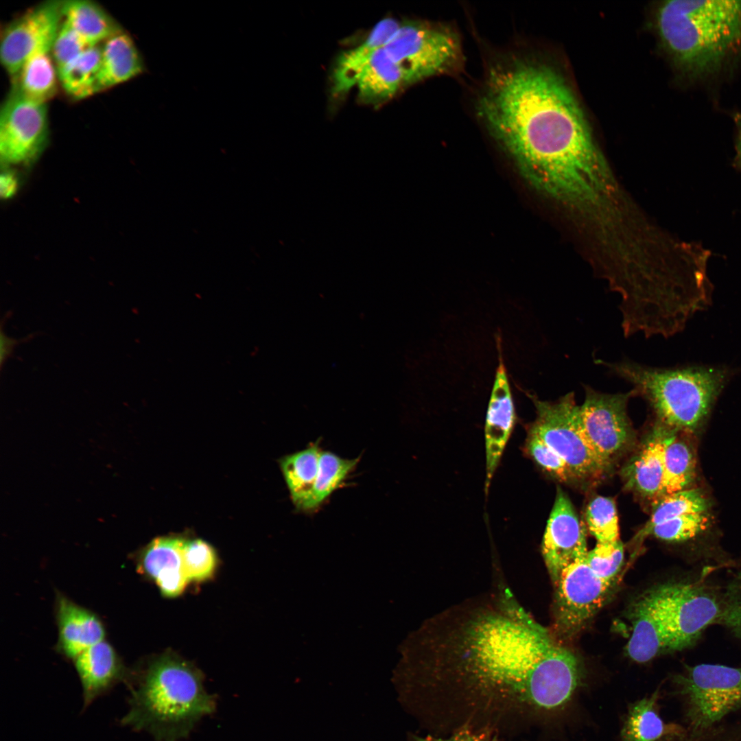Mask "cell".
<instances>
[{
    "mask_svg": "<svg viewBox=\"0 0 741 741\" xmlns=\"http://www.w3.org/2000/svg\"><path fill=\"white\" fill-rule=\"evenodd\" d=\"M587 552L585 527L567 495L558 487L542 543L543 556L554 585L566 567Z\"/></svg>",
    "mask_w": 741,
    "mask_h": 741,
    "instance_id": "14",
    "label": "cell"
},
{
    "mask_svg": "<svg viewBox=\"0 0 741 741\" xmlns=\"http://www.w3.org/2000/svg\"><path fill=\"white\" fill-rule=\"evenodd\" d=\"M707 513L675 517L655 526L650 535L670 542H682L694 538L708 527Z\"/></svg>",
    "mask_w": 741,
    "mask_h": 741,
    "instance_id": "34",
    "label": "cell"
},
{
    "mask_svg": "<svg viewBox=\"0 0 741 741\" xmlns=\"http://www.w3.org/2000/svg\"><path fill=\"white\" fill-rule=\"evenodd\" d=\"M59 646L74 659L89 647L104 640L105 631L99 618L89 610L60 596L58 603Z\"/></svg>",
    "mask_w": 741,
    "mask_h": 741,
    "instance_id": "20",
    "label": "cell"
},
{
    "mask_svg": "<svg viewBox=\"0 0 741 741\" xmlns=\"http://www.w3.org/2000/svg\"><path fill=\"white\" fill-rule=\"evenodd\" d=\"M90 47L92 45L62 19L51 48L57 70L61 69Z\"/></svg>",
    "mask_w": 741,
    "mask_h": 741,
    "instance_id": "37",
    "label": "cell"
},
{
    "mask_svg": "<svg viewBox=\"0 0 741 741\" xmlns=\"http://www.w3.org/2000/svg\"><path fill=\"white\" fill-rule=\"evenodd\" d=\"M586 555L566 567L554 584L557 631L568 638L578 633L603 605L611 587L591 569Z\"/></svg>",
    "mask_w": 741,
    "mask_h": 741,
    "instance_id": "11",
    "label": "cell"
},
{
    "mask_svg": "<svg viewBox=\"0 0 741 741\" xmlns=\"http://www.w3.org/2000/svg\"><path fill=\"white\" fill-rule=\"evenodd\" d=\"M739 154H740V158H741V137H740V142H739Z\"/></svg>",
    "mask_w": 741,
    "mask_h": 741,
    "instance_id": "43",
    "label": "cell"
},
{
    "mask_svg": "<svg viewBox=\"0 0 741 741\" xmlns=\"http://www.w3.org/2000/svg\"><path fill=\"white\" fill-rule=\"evenodd\" d=\"M586 521L597 543H611L620 539L617 509L612 499L603 496L592 499L587 508Z\"/></svg>",
    "mask_w": 741,
    "mask_h": 741,
    "instance_id": "32",
    "label": "cell"
},
{
    "mask_svg": "<svg viewBox=\"0 0 741 741\" xmlns=\"http://www.w3.org/2000/svg\"><path fill=\"white\" fill-rule=\"evenodd\" d=\"M2 166L0 178V195L1 199L13 198L20 187V178L15 170L10 166Z\"/></svg>",
    "mask_w": 741,
    "mask_h": 741,
    "instance_id": "39",
    "label": "cell"
},
{
    "mask_svg": "<svg viewBox=\"0 0 741 741\" xmlns=\"http://www.w3.org/2000/svg\"><path fill=\"white\" fill-rule=\"evenodd\" d=\"M412 741H489L484 733L473 732L469 729H462L449 738L441 739L432 737H414Z\"/></svg>",
    "mask_w": 741,
    "mask_h": 741,
    "instance_id": "40",
    "label": "cell"
},
{
    "mask_svg": "<svg viewBox=\"0 0 741 741\" xmlns=\"http://www.w3.org/2000/svg\"><path fill=\"white\" fill-rule=\"evenodd\" d=\"M16 341L8 338L2 331L1 333V364L10 355Z\"/></svg>",
    "mask_w": 741,
    "mask_h": 741,
    "instance_id": "41",
    "label": "cell"
},
{
    "mask_svg": "<svg viewBox=\"0 0 741 741\" xmlns=\"http://www.w3.org/2000/svg\"><path fill=\"white\" fill-rule=\"evenodd\" d=\"M632 634L626 646L628 656L645 663L666 650H673L672 640L657 606L653 589L634 603Z\"/></svg>",
    "mask_w": 741,
    "mask_h": 741,
    "instance_id": "16",
    "label": "cell"
},
{
    "mask_svg": "<svg viewBox=\"0 0 741 741\" xmlns=\"http://www.w3.org/2000/svg\"><path fill=\"white\" fill-rule=\"evenodd\" d=\"M402 84L401 72L384 47L373 53L356 82L360 99L368 104L391 98Z\"/></svg>",
    "mask_w": 741,
    "mask_h": 741,
    "instance_id": "25",
    "label": "cell"
},
{
    "mask_svg": "<svg viewBox=\"0 0 741 741\" xmlns=\"http://www.w3.org/2000/svg\"><path fill=\"white\" fill-rule=\"evenodd\" d=\"M653 591L673 650L692 646L708 626L720 621L721 598L703 583H670Z\"/></svg>",
    "mask_w": 741,
    "mask_h": 741,
    "instance_id": "9",
    "label": "cell"
},
{
    "mask_svg": "<svg viewBox=\"0 0 741 741\" xmlns=\"http://www.w3.org/2000/svg\"><path fill=\"white\" fill-rule=\"evenodd\" d=\"M583 388L585 399L578 407V427L587 446L608 470L634 440L627 405L630 399L636 397L635 392L631 389L606 393L587 384Z\"/></svg>",
    "mask_w": 741,
    "mask_h": 741,
    "instance_id": "8",
    "label": "cell"
},
{
    "mask_svg": "<svg viewBox=\"0 0 741 741\" xmlns=\"http://www.w3.org/2000/svg\"><path fill=\"white\" fill-rule=\"evenodd\" d=\"M672 430L657 423L642 449L625 466V485L643 497L657 499L664 474V452Z\"/></svg>",
    "mask_w": 741,
    "mask_h": 741,
    "instance_id": "18",
    "label": "cell"
},
{
    "mask_svg": "<svg viewBox=\"0 0 741 741\" xmlns=\"http://www.w3.org/2000/svg\"><path fill=\"white\" fill-rule=\"evenodd\" d=\"M129 705L122 725L147 731L157 741H178L213 713L216 701L205 690L199 670L167 654L148 665L132 690Z\"/></svg>",
    "mask_w": 741,
    "mask_h": 741,
    "instance_id": "2",
    "label": "cell"
},
{
    "mask_svg": "<svg viewBox=\"0 0 741 741\" xmlns=\"http://www.w3.org/2000/svg\"><path fill=\"white\" fill-rule=\"evenodd\" d=\"M384 49L399 67L403 84L449 71L461 56L460 41L453 31L420 22L401 25Z\"/></svg>",
    "mask_w": 741,
    "mask_h": 741,
    "instance_id": "6",
    "label": "cell"
},
{
    "mask_svg": "<svg viewBox=\"0 0 741 741\" xmlns=\"http://www.w3.org/2000/svg\"><path fill=\"white\" fill-rule=\"evenodd\" d=\"M145 64L131 36L121 31L104 41L99 74L100 91L143 73Z\"/></svg>",
    "mask_w": 741,
    "mask_h": 741,
    "instance_id": "22",
    "label": "cell"
},
{
    "mask_svg": "<svg viewBox=\"0 0 741 741\" xmlns=\"http://www.w3.org/2000/svg\"><path fill=\"white\" fill-rule=\"evenodd\" d=\"M586 561L599 578L613 582L624 561V545L620 539L611 543H597L588 551Z\"/></svg>",
    "mask_w": 741,
    "mask_h": 741,
    "instance_id": "36",
    "label": "cell"
},
{
    "mask_svg": "<svg viewBox=\"0 0 741 741\" xmlns=\"http://www.w3.org/2000/svg\"><path fill=\"white\" fill-rule=\"evenodd\" d=\"M687 728L705 729L741 708V666L701 663L674 678Z\"/></svg>",
    "mask_w": 741,
    "mask_h": 741,
    "instance_id": "5",
    "label": "cell"
},
{
    "mask_svg": "<svg viewBox=\"0 0 741 741\" xmlns=\"http://www.w3.org/2000/svg\"><path fill=\"white\" fill-rule=\"evenodd\" d=\"M73 660L82 687L84 707L108 691L122 677L117 654L104 640L84 650Z\"/></svg>",
    "mask_w": 741,
    "mask_h": 741,
    "instance_id": "19",
    "label": "cell"
},
{
    "mask_svg": "<svg viewBox=\"0 0 741 741\" xmlns=\"http://www.w3.org/2000/svg\"><path fill=\"white\" fill-rule=\"evenodd\" d=\"M49 140L46 103L12 89L0 112L1 165L28 166L43 154Z\"/></svg>",
    "mask_w": 741,
    "mask_h": 741,
    "instance_id": "10",
    "label": "cell"
},
{
    "mask_svg": "<svg viewBox=\"0 0 741 741\" xmlns=\"http://www.w3.org/2000/svg\"><path fill=\"white\" fill-rule=\"evenodd\" d=\"M359 461L360 457L346 459L331 451H322L307 513L318 510L336 490L340 489Z\"/></svg>",
    "mask_w": 741,
    "mask_h": 741,
    "instance_id": "30",
    "label": "cell"
},
{
    "mask_svg": "<svg viewBox=\"0 0 741 741\" xmlns=\"http://www.w3.org/2000/svg\"><path fill=\"white\" fill-rule=\"evenodd\" d=\"M62 1L36 5L9 23L1 36V62L13 80L28 57L43 45L54 41L62 23Z\"/></svg>",
    "mask_w": 741,
    "mask_h": 741,
    "instance_id": "12",
    "label": "cell"
},
{
    "mask_svg": "<svg viewBox=\"0 0 741 741\" xmlns=\"http://www.w3.org/2000/svg\"><path fill=\"white\" fill-rule=\"evenodd\" d=\"M53 43H47L36 49L14 80V90L43 103L52 98L57 91L58 74L51 54Z\"/></svg>",
    "mask_w": 741,
    "mask_h": 741,
    "instance_id": "24",
    "label": "cell"
},
{
    "mask_svg": "<svg viewBox=\"0 0 741 741\" xmlns=\"http://www.w3.org/2000/svg\"><path fill=\"white\" fill-rule=\"evenodd\" d=\"M62 11L63 20L92 46L123 31L108 12L89 0L62 1Z\"/></svg>",
    "mask_w": 741,
    "mask_h": 741,
    "instance_id": "26",
    "label": "cell"
},
{
    "mask_svg": "<svg viewBox=\"0 0 741 741\" xmlns=\"http://www.w3.org/2000/svg\"><path fill=\"white\" fill-rule=\"evenodd\" d=\"M217 556L213 547L202 539H185L183 567L189 580L200 582L213 576Z\"/></svg>",
    "mask_w": 741,
    "mask_h": 741,
    "instance_id": "33",
    "label": "cell"
},
{
    "mask_svg": "<svg viewBox=\"0 0 741 741\" xmlns=\"http://www.w3.org/2000/svg\"><path fill=\"white\" fill-rule=\"evenodd\" d=\"M184 542L180 537H158L140 554L141 571L156 583L165 597L178 596L189 583L183 567Z\"/></svg>",
    "mask_w": 741,
    "mask_h": 741,
    "instance_id": "17",
    "label": "cell"
},
{
    "mask_svg": "<svg viewBox=\"0 0 741 741\" xmlns=\"http://www.w3.org/2000/svg\"><path fill=\"white\" fill-rule=\"evenodd\" d=\"M580 677L576 656L554 642L535 666L519 696L537 707L558 708L570 700Z\"/></svg>",
    "mask_w": 741,
    "mask_h": 741,
    "instance_id": "13",
    "label": "cell"
},
{
    "mask_svg": "<svg viewBox=\"0 0 741 741\" xmlns=\"http://www.w3.org/2000/svg\"><path fill=\"white\" fill-rule=\"evenodd\" d=\"M322 451L317 440L280 460V468L292 502L298 511L307 513Z\"/></svg>",
    "mask_w": 741,
    "mask_h": 741,
    "instance_id": "23",
    "label": "cell"
},
{
    "mask_svg": "<svg viewBox=\"0 0 741 741\" xmlns=\"http://www.w3.org/2000/svg\"><path fill=\"white\" fill-rule=\"evenodd\" d=\"M525 450L538 465L558 480L572 482L576 480L565 462L530 429Z\"/></svg>",
    "mask_w": 741,
    "mask_h": 741,
    "instance_id": "35",
    "label": "cell"
},
{
    "mask_svg": "<svg viewBox=\"0 0 741 741\" xmlns=\"http://www.w3.org/2000/svg\"><path fill=\"white\" fill-rule=\"evenodd\" d=\"M708 504L697 489H685L655 501L650 519L639 531L635 539L642 541L657 525L677 517L706 513Z\"/></svg>",
    "mask_w": 741,
    "mask_h": 741,
    "instance_id": "31",
    "label": "cell"
},
{
    "mask_svg": "<svg viewBox=\"0 0 741 741\" xmlns=\"http://www.w3.org/2000/svg\"><path fill=\"white\" fill-rule=\"evenodd\" d=\"M656 24L672 60L693 76L717 71L741 49V0L664 1Z\"/></svg>",
    "mask_w": 741,
    "mask_h": 741,
    "instance_id": "3",
    "label": "cell"
},
{
    "mask_svg": "<svg viewBox=\"0 0 741 741\" xmlns=\"http://www.w3.org/2000/svg\"><path fill=\"white\" fill-rule=\"evenodd\" d=\"M675 432H671L666 445L664 474L657 499L685 490L694 477L695 462L692 453L688 445L677 438Z\"/></svg>",
    "mask_w": 741,
    "mask_h": 741,
    "instance_id": "29",
    "label": "cell"
},
{
    "mask_svg": "<svg viewBox=\"0 0 741 741\" xmlns=\"http://www.w3.org/2000/svg\"><path fill=\"white\" fill-rule=\"evenodd\" d=\"M499 357L485 424L486 491L489 488L491 480L515 421V412L509 382L501 355Z\"/></svg>",
    "mask_w": 741,
    "mask_h": 741,
    "instance_id": "15",
    "label": "cell"
},
{
    "mask_svg": "<svg viewBox=\"0 0 741 741\" xmlns=\"http://www.w3.org/2000/svg\"><path fill=\"white\" fill-rule=\"evenodd\" d=\"M537 416L530 429L567 464L576 480H590L607 470L583 440L577 424L579 405L574 392L556 401L531 397Z\"/></svg>",
    "mask_w": 741,
    "mask_h": 741,
    "instance_id": "7",
    "label": "cell"
},
{
    "mask_svg": "<svg viewBox=\"0 0 741 741\" xmlns=\"http://www.w3.org/2000/svg\"><path fill=\"white\" fill-rule=\"evenodd\" d=\"M399 26L395 19H384L376 24L362 44L340 54L336 60L332 76V91L334 95L345 93L356 84L363 67L373 53L384 47Z\"/></svg>",
    "mask_w": 741,
    "mask_h": 741,
    "instance_id": "21",
    "label": "cell"
},
{
    "mask_svg": "<svg viewBox=\"0 0 741 741\" xmlns=\"http://www.w3.org/2000/svg\"><path fill=\"white\" fill-rule=\"evenodd\" d=\"M657 698L655 692L631 706L622 729V741H657L683 728L663 722L656 709Z\"/></svg>",
    "mask_w": 741,
    "mask_h": 741,
    "instance_id": "28",
    "label": "cell"
},
{
    "mask_svg": "<svg viewBox=\"0 0 741 741\" xmlns=\"http://www.w3.org/2000/svg\"><path fill=\"white\" fill-rule=\"evenodd\" d=\"M489 131L529 183L567 209L598 217L615 185L562 78L526 61L494 71L478 104Z\"/></svg>",
    "mask_w": 741,
    "mask_h": 741,
    "instance_id": "1",
    "label": "cell"
},
{
    "mask_svg": "<svg viewBox=\"0 0 741 741\" xmlns=\"http://www.w3.org/2000/svg\"><path fill=\"white\" fill-rule=\"evenodd\" d=\"M609 373L632 386L644 399L657 423L670 430L693 431L707 417L729 373L713 367L663 368L631 360H596Z\"/></svg>",
    "mask_w": 741,
    "mask_h": 741,
    "instance_id": "4",
    "label": "cell"
},
{
    "mask_svg": "<svg viewBox=\"0 0 741 741\" xmlns=\"http://www.w3.org/2000/svg\"><path fill=\"white\" fill-rule=\"evenodd\" d=\"M720 598L722 613L719 622L741 641V563L728 582Z\"/></svg>",
    "mask_w": 741,
    "mask_h": 741,
    "instance_id": "38",
    "label": "cell"
},
{
    "mask_svg": "<svg viewBox=\"0 0 741 741\" xmlns=\"http://www.w3.org/2000/svg\"><path fill=\"white\" fill-rule=\"evenodd\" d=\"M101 58L102 46H92L58 71V80L69 95L84 99L101 91L99 83Z\"/></svg>",
    "mask_w": 741,
    "mask_h": 741,
    "instance_id": "27",
    "label": "cell"
},
{
    "mask_svg": "<svg viewBox=\"0 0 741 741\" xmlns=\"http://www.w3.org/2000/svg\"><path fill=\"white\" fill-rule=\"evenodd\" d=\"M657 741H688L682 738L675 736H666Z\"/></svg>",
    "mask_w": 741,
    "mask_h": 741,
    "instance_id": "42",
    "label": "cell"
}]
</instances>
